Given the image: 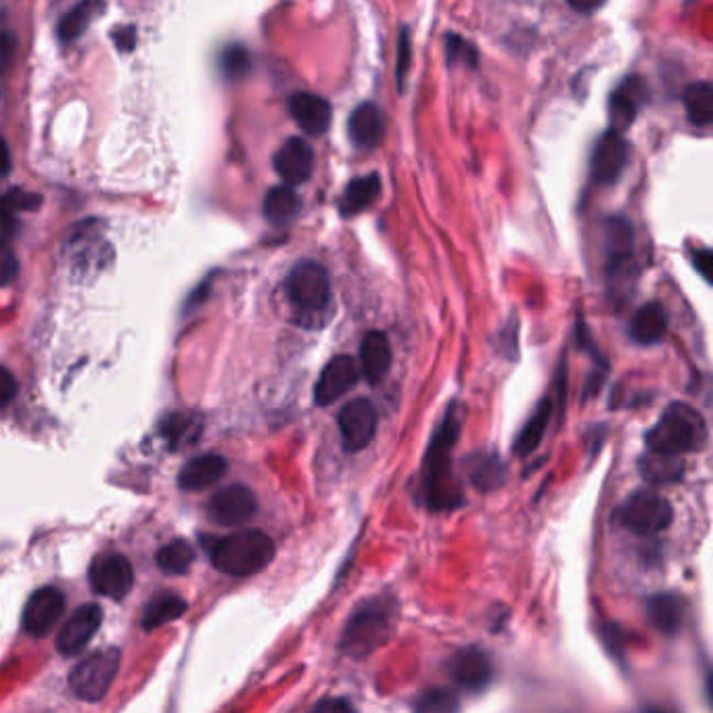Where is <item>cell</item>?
Listing matches in <instances>:
<instances>
[{
  "instance_id": "1",
  "label": "cell",
  "mask_w": 713,
  "mask_h": 713,
  "mask_svg": "<svg viewBox=\"0 0 713 713\" xmlns=\"http://www.w3.org/2000/svg\"><path fill=\"white\" fill-rule=\"evenodd\" d=\"M461 434V417L457 410V404H452L440 423L438 431L434 434V440L427 452L425 461V496L427 503L434 511L454 508L461 504V490L452 480V462L450 452Z\"/></svg>"
},
{
  "instance_id": "2",
  "label": "cell",
  "mask_w": 713,
  "mask_h": 713,
  "mask_svg": "<svg viewBox=\"0 0 713 713\" xmlns=\"http://www.w3.org/2000/svg\"><path fill=\"white\" fill-rule=\"evenodd\" d=\"M204 540H206V550L210 555L211 566L234 578L260 573L262 569L273 563L274 552H276L273 538L260 529H245L224 538H204Z\"/></svg>"
},
{
  "instance_id": "3",
  "label": "cell",
  "mask_w": 713,
  "mask_h": 713,
  "mask_svg": "<svg viewBox=\"0 0 713 713\" xmlns=\"http://www.w3.org/2000/svg\"><path fill=\"white\" fill-rule=\"evenodd\" d=\"M649 452L682 457L699 452L707 443V425L703 417L684 402H671L661 419L647 431Z\"/></svg>"
},
{
  "instance_id": "4",
  "label": "cell",
  "mask_w": 713,
  "mask_h": 713,
  "mask_svg": "<svg viewBox=\"0 0 713 713\" xmlns=\"http://www.w3.org/2000/svg\"><path fill=\"white\" fill-rule=\"evenodd\" d=\"M287 299L301 320L325 316L331 308V278L325 266L315 260L297 262L285 281Z\"/></svg>"
},
{
  "instance_id": "5",
  "label": "cell",
  "mask_w": 713,
  "mask_h": 713,
  "mask_svg": "<svg viewBox=\"0 0 713 713\" xmlns=\"http://www.w3.org/2000/svg\"><path fill=\"white\" fill-rule=\"evenodd\" d=\"M394 608L383 601H371L364 607L356 608L352 619L341 634L339 647L350 657H364L387 643L394 629Z\"/></svg>"
},
{
  "instance_id": "6",
  "label": "cell",
  "mask_w": 713,
  "mask_h": 713,
  "mask_svg": "<svg viewBox=\"0 0 713 713\" xmlns=\"http://www.w3.org/2000/svg\"><path fill=\"white\" fill-rule=\"evenodd\" d=\"M605 252H607V283L613 295L628 294L638 276L634 260V232L628 220L611 218L605 231Z\"/></svg>"
},
{
  "instance_id": "7",
  "label": "cell",
  "mask_w": 713,
  "mask_h": 713,
  "mask_svg": "<svg viewBox=\"0 0 713 713\" xmlns=\"http://www.w3.org/2000/svg\"><path fill=\"white\" fill-rule=\"evenodd\" d=\"M120 670V650H95L69 673V689L86 703H97L106 696Z\"/></svg>"
},
{
  "instance_id": "8",
  "label": "cell",
  "mask_w": 713,
  "mask_h": 713,
  "mask_svg": "<svg viewBox=\"0 0 713 713\" xmlns=\"http://www.w3.org/2000/svg\"><path fill=\"white\" fill-rule=\"evenodd\" d=\"M619 522L636 536H657L673 522L671 504L655 492H636L617 511Z\"/></svg>"
},
{
  "instance_id": "9",
  "label": "cell",
  "mask_w": 713,
  "mask_h": 713,
  "mask_svg": "<svg viewBox=\"0 0 713 713\" xmlns=\"http://www.w3.org/2000/svg\"><path fill=\"white\" fill-rule=\"evenodd\" d=\"M377 420V408L371 399L356 398L348 402L337 417L343 448L348 452L364 450L375 438Z\"/></svg>"
},
{
  "instance_id": "10",
  "label": "cell",
  "mask_w": 713,
  "mask_h": 713,
  "mask_svg": "<svg viewBox=\"0 0 713 713\" xmlns=\"http://www.w3.org/2000/svg\"><path fill=\"white\" fill-rule=\"evenodd\" d=\"M88 582L92 590L111 601H122L134 584V571L127 557L107 552L92 561L88 569Z\"/></svg>"
},
{
  "instance_id": "11",
  "label": "cell",
  "mask_w": 713,
  "mask_h": 713,
  "mask_svg": "<svg viewBox=\"0 0 713 713\" xmlns=\"http://www.w3.org/2000/svg\"><path fill=\"white\" fill-rule=\"evenodd\" d=\"M208 513L213 524L237 527L252 522L257 513V501L248 485L232 483L211 496Z\"/></svg>"
},
{
  "instance_id": "12",
  "label": "cell",
  "mask_w": 713,
  "mask_h": 713,
  "mask_svg": "<svg viewBox=\"0 0 713 713\" xmlns=\"http://www.w3.org/2000/svg\"><path fill=\"white\" fill-rule=\"evenodd\" d=\"M628 164V143L622 132L608 128L596 141L590 157V174L596 185H613Z\"/></svg>"
},
{
  "instance_id": "13",
  "label": "cell",
  "mask_w": 713,
  "mask_h": 713,
  "mask_svg": "<svg viewBox=\"0 0 713 713\" xmlns=\"http://www.w3.org/2000/svg\"><path fill=\"white\" fill-rule=\"evenodd\" d=\"M64 611V592L55 586L41 588L30 596V601L23 607V629L34 638H43L57 626Z\"/></svg>"
},
{
  "instance_id": "14",
  "label": "cell",
  "mask_w": 713,
  "mask_h": 713,
  "mask_svg": "<svg viewBox=\"0 0 713 713\" xmlns=\"http://www.w3.org/2000/svg\"><path fill=\"white\" fill-rule=\"evenodd\" d=\"M103 624V611L95 603L76 608L64 628L59 629L55 647L64 657H76L88 647Z\"/></svg>"
},
{
  "instance_id": "15",
  "label": "cell",
  "mask_w": 713,
  "mask_h": 713,
  "mask_svg": "<svg viewBox=\"0 0 713 713\" xmlns=\"http://www.w3.org/2000/svg\"><path fill=\"white\" fill-rule=\"evenodd\" d=\"M450 676L462 691L482 692L490 687L494 678V668L490 657L482 649L467 647L450 659Z\"/></svg>"
},
{
  "instance_id": "16",
  "label": "cell",
  "mask_w": 713,
  "mask_h": 713,
  "mask_svg": "<svg viewBox=\"0 0 713 713\" xmlns=\"http://www.w3.org/2000/svg\"><path fill=\"white\" fill-rule=\"evenodd\" d=\"M273 164L285 185H304L315 172V151L304 139L294 136L274 153Z\"/></svg>"
},
{
  "instance_id": "17",
  "label": "cell",
  "mask_w": 713,
  "mask_h": 713,
  "mask_svg": "<svg viewBox=\"0 0 713 713\" xmlns=\"http://www.w3.org/2000/svg\"><path fill=\"white\" fill-rule=\"evenodd\" d=\"M358 381V366L354 358L337 356L322 369L316 381L315 402L318 406H329L343 398Z\"/></svg>"
},
{
  "instance_id": "18",
  "label": "cell",
  "mask_w": 713,
  "mask_h": 713,
  "mask_svg": "<svg viewBox=\"0 0 713 713\" xmlns=\"http://www.w3.org/2000/svg\"><path fill=\"white\" fill-rule=\"evenodd\" d=\"M647 99V86L640 78H626L617 86L608 97V116H611V128L617 132H624L638 116L640 107L645 106Z\"/></svg>"
},
{
  "instance_id": "19",
  "label": "cell",
  "mask_w": 713,
  "mask_h": 713,
  "mask_svg": "<svg viewBox=\"0 0 713 713\" xmlns=\"http://www.w3.org/2000/svg\"><path fill=\"white\" fill-rule=\"evenodd\" d=\"M289 113L295 124L306 134L320 136L331 127L333 109L327 99L312 95V92H295L289 97Z\"/></svg>"
},
{
  "instance_id": "20",
  "label": "cell",
  "mask_w": 713,
  "mask_h": 713,
  "mask_svg": "<svg viewBox=\"0 0 713 713\" xmlns=\"http://www.w3.org/2000/svg\"><path fill=\"white\" fill-rule=\"evenodd\" d=\"M668 333V312L659 301L640 306L629 318L628 337L636 345H655Z\"/></svg>"
},
{
  "instance_id": "21",
  "label": "cell",
  "mask_w": 713,
  "mask_h": 713,
  "mask_svg": "<svg viewBox=\"0 0 713 713\" xmlns=\"http://www.w3.org/2000/svg\"><path fill=\"white\" fill-rule=\"evenodd\" d=\"M229 471V462L220 454H204L187 462L178 475V485L185 492H201L220 482Z\"/></svg>"
},
{
  "instance_id": "22",
  "label": "cell",
  "mask_w": 713,
  "mask_h": 713,
  "mask_svg": "<svg viewBox=\"0 0 713 713\" xmlns=\"http://www.w3.org/2000/svg\"><path fill=\"white\" fill-rule=\"evenodd\" d=\"M385 134V116L375 103H360L350 116V136L360 149H375Z\"/></svg>"
},
{
  "instance_id": "23",
  "label": "cell",
  "mask_w": 713,
  "mask_h": 713,
  "mask_svg": "<svg viewBox=\"0 0 713 713\" xmlns=\"http://www.w3.org/2000/svg\"><path fill=\"white\" fill-rule=\"evenodd\" d=\"M392 366V345L390 339L381 331H373L364 337L360 348V369L369 383L377 385L387 375Z\"/></svg>"
},
{
  "instance_id": "24",
  "label": "cell",
  "mask_w": 713,
  "mask_h": 713,
  "mask_svg": "<svg viewBox=\"0 0 713 713\" xmlns=\"http://www.w3.org/2000/svg\"><path fill=\"white\" fill-rule=\"evenodd\" d=\"M684 601L678 594H655L647 605L649 622L666 636H673L684 619Z\"/></svg>"
},
{
  "instance_id": "25",
  "label": "cell",
  "mask_w": 713,
  "mask_h": 713,
  "mask_svg": "<svg viewBox=\"0 0 713 713\" xmlns=\"http://www.w3.org/2000/svg\"><path fill=\"white\" fill-rule=\"evenodd\" d=\"M299 210H301V199L289 185L274 187L264 197V216L274 227L289 224Z\"/></svg>"
},
{
  "instance_id": "26",
  "label": "cell",
  "mask_w": 713,
  "mask_h": 713,
  "mask_svg": "<svg viewBox=\"0 0 713 713\" xmlns=\"http://www.w3.org/2000/svg\"><path fill=\"white\" fill-rule=\"evenodd\" d=\"M638 471L647 482L655 483V485H666V483H676L682 480L684 461L680 457L647 452L638 461Z\"/></svg>"
},
{
  "instance_id": "27",
  "label": "cell",
  "mask_w": 713,
  "mask_h": 713,
  "mask_svg": "<svg viewBox=\"0 0 713 713\" xmlns=\"http://www.w3.org/2000/svg\"><path fill=\"white\" fill-rule=\"evenodd\" d=\"M381 195V180L377 174H369L362 178H354L348 189L341 197L339 204V211L343 216H354L362 210H366L369 206H373V201Z\"/></svg>"
},
{
  "instance_id": "28",
  "label": "cell",
  "mask_w": 713,
  "mask_h": 713,
  "mask_svg": "<svg viewBox=\"0 0 713 713\" xmlns=\"http://www.w3.org/2000/svg\"><path fill=\"white\" fill-rule=\"evenodd\" d=\"M550 415H552V404H550V399H542L538 404V408L531 413V417L525 423L524 429L519 431L517 440H515V454L517 457L531 454L542 443Z\"/></svg>"
},
{
  "instance_id": "29",
  "label": "cell",
  "mask_w": 713,
  "mask_h": 713,
  "mask_svg": "<svg viewBox=\"0 0 713 713\" xmlns=\"http://www.w3.org/2000/svg\"><path fill=\"white\" fill-rule=\"evenodd\" d=\"M684 109L687 118L694 127L705 128L713 124V85L712 83H694L684 90Z\"/></svg>"
},
{
  "instance_id": "30",
  "label": "cell",
  "mask_w": 713,
  "mask_h": 713,
  "mask_svg": "<svg viewBox=\"0 0 713 713\" xmlns=\"http://www.w3.org/2000/svg\"><path fill=\"white\" fill-rule=\"evenodd\" d=\"M187 611V601L180 599L178 594L172 592H164L160 596H155L143 615V628L155 629L160 626H166L169 622H176L178 617H183Z\"/></svg>"
},
{
  "instance_id": "31",
  "label": "cell",
  "mask_w": 713,
  "mask_h": 713,
  "mask_svg": "<svg viewBox=\"0 0 713 713\" xmlns=\"http://www.w3.org/2000/svg\"><path fill=\"white\" fill-rule=\"evenodd\" d=\"M469 478L482 492L498 490L506 480V464L496 454H478L469 467Z\"/></svg>"
},
{
  "instance_id": "32",
  "label": "cell",
  "mask_w": 713,
  "mask_h": 713,
  "mask_svg": "<svg viewBox=\"0 0 713 713\" xmlns=\"http://www.w3.org/2000/svg\"><path fill=\"white\" fill-rule=\"evenodd\" d=\"M103 9L99 2H83L76 4L72 11H67L62 22L57 25V39L62 43H72L85 34L86 28L95 20V15Z\"/></svg>"
},
{
  "instance_id": "33",
  "label": "cell",
  "mask_w": 713,
  "mask_h": 713,
  "mask_svg": "<svg viewBox=\"0 0 713 713\" xmlns=\"http://www.w3.org/2000/svg\"><path fill=\"white\" fill-rule=\"evenodd\" d=\"M155 563L168 575H183L195 563V548L187 540H172L157 550Z\"/></svg>"
},
{
  "instance_id": "34",
  "label": "cell",
  "mask_w": 713,
  "mask_h": 713,
  "mask_svg": "<svg viewBox=\"0 0 713 713\" xmlns=\"http://www.w3.org/2000/svg\"><path fill=\"white\" fill-rule=\"evenodd\" d=\"M201 431V423L197 417H190L185 413H176L169 415L166 420L162 423V436L168 440L169 448H180V446H189L193 441L199 438Z\"/></svg>"
},
{
  "instance_id": "35",
  "label": "cell",
  "mask_w": 713,
  "mask_h": 713,
  "mask_svg": "<svg viewBox=\"0 0 713 713\" xmlns=\"http://www.w3.org/2000/svg\"><path fill=\"white\" fill-rule=\"evenodd\" d=\"M415 713H461V701L448 689H429L417 699Z\"/></svg>"
},
{
  "instance_id": "36",
  "label": "cell",
  "mask_w": 713,
  "mask_h": 713,
  "mask_svg": "<svg viewBox=\"0 0 713 713\" xmlns=\"http://www.w3.org/2000/svg\"><path fill=\"white\" fill-rule=\"evenodd\" d=\"M252 67V57L245 46L241 44H231L222 51L220 55V69L229 80H239L243 78Z\"/></svg>"
},
{
  "instance_id": "37",
  "label": "cell",
  "mask_w": 713,
  "mask_h": 713,
  "mask_svg": "<svg viewBox=\"0 0 713 713\" xmlns=\"http://www.w3.org/2000/svg\"><path fill=\"white\" fill-rule=\"evenodd\" d=\"M446 55L450 64L469 65L471 69H475L480 65V55L475 51V46L467 43L461 36L457 34H448L446 36Z\"/></svg>"
},
{
  "instance_id": "38",
  "label": "cell",
  "mask_w": 713,
  "mask_h": 713,
  "mask_svg": "<svg viewBox=\"0 0 713 713\" xmlns=\"http://www.w3.org/2000/svg\"><path fill=\"white\" fill-rule=\"evenodd\" d=\"M408 67H410V36H408V30L404 28V30L399 32L398 67H396L399 90L404 88V83H406Z\"/></svg>"
},
{
  "instance_id": "39",
  "label": "cell",
  "mask_w": 713,
  "mask_h": 713,
  "mask_svg": "<svg viewBox=\"0 0 713 713\" xmlns=\"http://www.w3.org/2000/svg\"><path fill=\"white\" fill-rule=\"evenodd\" d=\"M692 268L713 287V250H696L691 255Z\"/></svg>"
},
{
  "instance_id": "40",
  "label": "cell",
  "mask_w": 713,
  "mask_h": 713,
  "mask_svg": "<svg viewBox=\"0 0 713 713\" xmlns=\"http://www.w3.org/2000/svg\"><path fill=\"white\" fill-rule=\"evenodd\" d=\"M15 394H18V381L11 375L9 369H2V396H0L2 406H9L11 399L15 398Z\"/></svg>"
},
{
  "instance_id": "41",
  "label": "cell",
  "mask_w": 713,
  "mask_h": 713,
  "mask_svg": "<svg viewBox=\"0 0 713 713\" xmlns=\"http://www.w3.org/2000/svg\"><path fill=\"white\" fill-rule=\"evenodd\" d=\"M310 713H352L350 705L341 699H322L318 705L312 707Z\"/></svg>"
},
{
  "instance_id": "42",
  "label": "cell",
  "mask_w": 713,
  "mask_h": 713,
  "mask_svg": "<svg viewBox=\"0 0 713 713\" xmlns=\"http://www.w3.org/2000/svg\"><path fill=\"white\" fill-rule=\"evenodd\" d=\"M15 274H18V260L13 257V253L9 248H4V253H2V285H9Z\"/></svg>"
},
{
  "instance_id": "43",
  "label": "cell",
  "mask_w": 713,
  "mask_h": 713,
  "mask_svg": "<svg viewBox=\"0 0 713 713\" xmlns=\"http://www.w3.org/2000/svg\"><path fill=\"white\" fill-rule=\"evenodd\" d=\"M116 43L120 44L124 51H130L132 44H134L132 28H128V30H116Z\"/></svg>"
},
{
  "instance_id": "44",
  "label": "cell",
  "mask_w": 713,
  "mask_h": 713,
  "mask_svg": "<svg viewBox=\"0 0 713 713\" xmlns=\"http://www.w3.org/2000/svg\"><path fill=\"white\" fill-rule=\"evenodd\" d=\"M569 7H571V9H575V11H580V13H594V11H596V9H601L603 4H573V2H571Z\"/></svg>"
},
{
  "instance_id": "45",
  "label": "cell",
  "mask_w": 713,
  "mask_h": 713,
  "mask_svg": "<svg viewBox=\"0 0 713 713\" xmlns=\"http://www.w3.org/2000/svg\"><path fill=\"white\" fill-rule=\"evenodd\" d=\"M2 155H4V166L2 168H4V174H9L11 172V155H9V147L7 145L2 147Z\"/></svg>"
},
{
  "instance_id": "46",
  "label": "cell",
  "mask_w": 713,
  "mask_h": 713,
  "mask_svg": "<svg viewBox=\"0 0 713 713\" xmlns=\"http://www.w3.org/2000/svg\"><path fill=\"white\" fill-rule=\"evenodd\" d=\"M707 694H710V703H712L713 707V671L710 673V678H707Z\"/></svg>"
},
{
  "instance_id": "47",
  "label": "cell",
  "mask_w": 713,
  "mask_h": 713,
  "mask_svg": "<svg viewBox=\"0 0 713 713\" xmlns=\"http://www.w3.org/2000/svg\"><path fill=\"white\" fill-rule=\"evenodd\" d=\"M647 713H668V712H663V710H649V712Z\"/></svg>"
}]
</instances>
